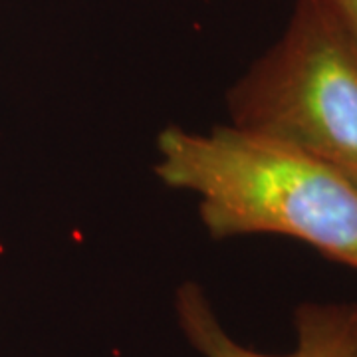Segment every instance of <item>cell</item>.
Listing matches in <instances>:
<instances>
[{
	"instance_id": "obj_1",
	"label": "cell",
	"mask_w": 357,
	"mask_h": 357,
	"mask_svg": "<svg viewBox=\"0 0 357 357\" xmlns=\"http://www.w3.org/2000/svg\"><path fill=\"white\" fill-rule=\"evenodd\" d=\"M155 175L199 197L217 238L278 234L357 270V185L312 155L234 126L157 135Z\"/></svg>"
},
{
	"instance_id": "obj_2",
	"label": "cell",
	"mask_w": 357,
	"mask_h": 357,
	"mask_svg": "<svg viewBox=\"0 0 357 357\" xmlns=\"http://www.w3.org/2000/svg\"><path fill=\"white\" fill-rule=\"evenodd\" d=\"M230 126L282 141L357 185V40L310 0L227 91Z\"/></svg>"
},
{
	"instance_id": "obj_3",
	"label": "cell",
	"mask_w": 357,
	"mask_h": 357,
	"mask_svg": "<svg viewBox=\"0 0 357 357\" xmlns=\"http://www.w3.org/2000/svg\"><path fill=\"white\" fill-rule=\"evenodd\" d=\"M175 318L181 333L201 357H357V302H302L296 306V345L288 354H266L236 342L197 282H183L177 288Z\"/></svg>"
},
{
	"instance_id": "obj_4",
	"label": "cell",
	"mask_w": 357,
	"mask_h": 357,
	"mask_svg": "<svg viewBox=\"0 0 357 357\" xmlns=\"http://www.w3.org/2000/svg\"><path fill=\"white\" fill-rule=\"evenodd\" d=\"M357 40V0H310Z\"/></svg>"
}]
</instances>
